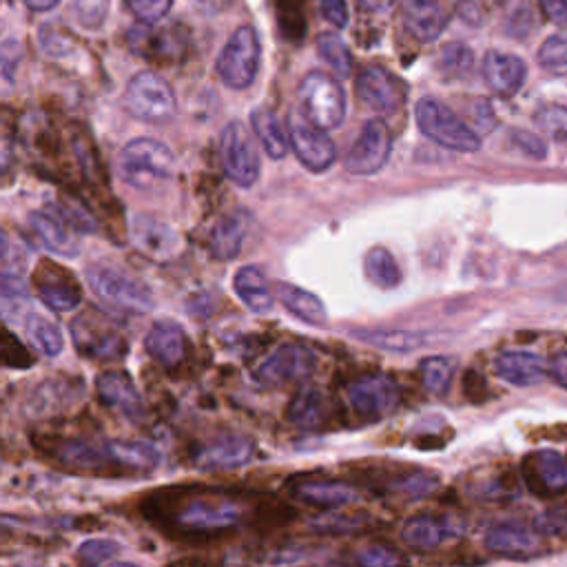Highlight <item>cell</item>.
<instances>
[{"label": "cell", "instance_id": "6da1fadb", "mask_svg": "<svg viewBox=\"0 0 567 567\" xmlns=\"http://www.w3.org/2000/svg\"><path fill=\"white\" fill-rule=\"evenodd\" d=\"M140 514L182 543H208L239 529L288 525L297 509L272 494L224 485H164L142 496Z\"/></svg>", "mask_w": 567, "mask_h": 567}, {"label": "cell", "instance_id": "7a4b0ae2", "mask_svg": "<svg viewBox=\"0 0 567 567\" xmlns=\"http://www.w3.org/2000/svg\"><path fill=\"white\" fill-rule=\"evenodd\" d=\"M38 447L66 472L100 478L151 474L159 465V450L148 441L122 439H51Z\"/></svg>", "mask_w": 567, "mask_h": 567}, {"label": "cell", "instance_id": "3957f363", "mask_svg": "<svg viewBox=\"0 0 567 567\" xmlns=\"http://www.w3.org/2000/svg\"><path fill=\"white\" fill-rule=\"evenodd\" d=\"M89 288L95 292L97 299H102L106 306L124 312H148L155 306L153 290L140 281L128 270L109 264V261H91L84 268Z\"/></svg>", "mask_w": 567, "mask_h": 567}, {"label": "cell", "instance_id": "277c9868", "mask_svg": "<svg viewBox=\"0 0 567 567\" xmlns=\"http://www.w3.org/2000/svg\"><path fill=\"white\" fill-rule=\"evenodd\" d=\"M71 341L89 361L117 363L128 354V341L104 312L91 308L82 310L71 321Z\"/></svg>", "mask_w": 567, "mask_h": 567}, {"label": "cell", "instance_id": "5b68a950", "mask_svg": "<svg viewBox=\"0 0 567 567\" xmlns=\"http://www.w3.org/2000/svg\"><path fill=\"white\" fill-rule=\"evenodd\" d=\"M171 148L153 137H135L120 153L122 177L135 188H153L173 175Z\"/></svg>", "mask_w": 567, "mask_h": 567}, {"label": "cell", "instance_id": "8992f818", "mask_svg": "<svg viewBox=\"0 0 567 567\" xmlns=\"http://www.w3.org/2000/svg\"><path fill=\"white\" fill-rule=\"evenodd\" d=\"M122 104L128 115L151 124L168 122L177 111V100L171 84L155 71L135 73L124 89Z\"/></svg>", "mask_w": 567, "mask_h": 567}, {"label": "cell", "instance_id": "52a82bcc", "mask_svg": "<svg viewBox=\"0 0 567 567\" xmlns=\"http://www.w3.org/2000/svg\"><path fill=\"white\" fill-rule=\"evenodd\" d=\"M414 117L423 135L450 151L474 153L481 148V137L447 104L434 97L419 100Z\"/></svg>", "mask_w": 567, "mask_h": 567}, {"label": "cell", "instance_id": "ba28073f", "mask_svg": "<svg viewBox=\"0 0 567 567\" xmlns=\"http://www.w3.org/2000/svg\"><path fill=\"white\" fill-rule=\"evenodd\" d=\"M301 113L319 128H337L346 117V93L326 71H310L299 84Z\"/></svg>", "mask_w": 567, "mask_h": 567}, {"label": "cell", "instance_id": "9c48e42d", "mask_svg": "<svg viewBox=\"0 0 567 567\" xmlns=\"http://www.w3.org/2000/svg\"><path fill=\"white\" fill-rule=\"evenodd\" d=\"M317 370V354L303 343H279L255 368L252 381L261 388L301 383Z\"/></svg>", "mask_w": 567, "mask_h": 567}, {"label": "cell", "instance_id": "30bf717a", "mask_svg": "<svg viewBox=\"0 0 567 567\" xmlns=\"http://www.w3.org/2000/svg\"><path fill=\"white\" fill-rule=\"evenodd\" d=\"M346 399L357 419L365 423H377L399 408L401 388L390 374L370 372L348 383Z\"/></svg>", "mask_w": 567, "mask_h": 567}, {"label": "cell", "instance_id": "8fae6325", "mask_svg": "<svg viewBox=\"0 0 567 567\" xmlns=\"http://www.w3.org/2000/svg\"><path fill=\"white\" fill-rule=\"evenodd\" d=\"M261 60L259 35L252 27H239L217 55V75L230 89H246L252 84Z\"/></svg>", "mask_w": 567, "mask_h": 567}, {"label": "cell", "instance_id": "7c38bea8", "mask_svg": "<svg viewBox=\"0 0 567 567\" xmlns=\"http://www.w3.org/2000/svg\"><path fill=\"white\" fill-rule=\"evenodd\" d=\"M219 155L224 173L233 184L250 188L259 179L261 164L255 146V133H250L244 122L233 120L230 124H226L221 133Z\"/></svg>", "mask_w": 567, "mask_h": 567}, {"label": "cell", "instance_id": "4fadbf2b", "mask_svg": "<svg viewBox=\"0 0 567 567\" xmlns=\"http://www.w3.org/2000/svg\"><path fill=\"white\" fill-rule=\"evenodd\" d=\"M288 494L310 507H321V509H339L348 507L361 501V492L357 485L339 478H330L319 472H308V474H295L286 483Z\"/></svg>", "mask_w": 567, "mask_h": 567}, {"label": "cell", "instance_id": "5bb4252c", "mask_svg": "<svg viewBox=\"0 0 567 567\" xmlns=\"http://www.w3.org/2000/svg\"><path fill=\"white\" fill-rule=\"evenodd\" d=\"M84 396V383L80 377H47L42 379L22 403L29 419H49L71 410Z\"/></svg>", "mask_w": 567, "mask_h": 567}, {"label": "cell", "instance_id": "9a60e30c", "mask_svg": "<svg viewBox=\"0 0 567 567\" xmlns=\"http://www.w3.org/2000/svg\"><path fill=\"white\" fill-rule=\"evenodd\" d=\"M95 394L106 410H111L120 419H126L128 423H142L148 416L142 392L137 390L131 374L124 370L100 372L95 377Z\"/></svg>", "mask_w": 567, "mask_h": 567}, {"label": "cell", "instance_id": "2e32d148", "mask_svg": "<svg viewBox=\"0 0 567 567\" xmlns=\"http://www.w3.org/2000/svg\"><path fill=\"white\" fill-rule=\"evenodd\" d=\"M359 478L379 496H399V498H425L439 489V474L412 467V470H399V472H385V470H361Z\"/></svg>", "mask_w": 567, "mask_h": 567}, {"label": "cell", "instance_id": "e0dca14e", "mask_svg": "<svg viewBox=\"0 0 567 567\" xmlns=\"http://www.w3.org/2000/svg\"><path fill=\"white\" fill-rule=\"evenodd\" d=\"M392 151L390 128L381 117L368 120L346 153L343 166L352 175H372L385 166Z\"/></svg>", "mask_w": 567, "mask_h": 567}, {"label": "cell", "instance_id": "ac0fdd59", "mask_svg": "<svg viewBox=\"0 0 567 567\" xmlns=\"http://www.w3.org/2000/svg\"><path fill=\"white\" fill-rule=\"evenodd\" d=\"M38 299L55 312H71L82 303V286L64 266L42 259L31 277Z\"/></svg>", "mask_w": 567, "mask_h": 567}, {"label": "cell", "instance_id": "d6986e66", "mask_svg": "<svg viewBox=\"0 0 567 567\" xmlns=\"http://www.w3.org/2000/svg\"><path fill=\"white\" fill-rule=\"evenodd\" d=\"M288 133L290 144L297 159L312 173H321L332 166L337 151L332 140L326 135L323 128L315 126L303 113L292 111L288 115Z\"/></svg>", "mask_w": 567, "mask_h": 567}, {"label": "cell", "instance_id": "ffe728a7", "mask_svg": "<svg viewBox=\"0 0 567 567\" xmlns=\"http://www.w3.org/2000/svg\"><path fill=\"white\" fill-rule=\"evenodd\" d=\"M190 456L193 463L202 470H237L255 461L257 445L244 434L224 432L206 443L195 445Z\"/></svg>", "mask_w": 567, "mask_h": 567}, {"label": "cell", "instance_id": "44dd1931", "mask_svg": "<svg viewBox=\"0 0 567 567\" xmlns=\"http://www.w3.org/2000/svg\"><path fill=\"white\" fill-rule=\"evenodd\" d=\"M357 97L374 113H394L408 97V84L383 66H365L357 75Z\"/></svg>", "mask_w": 567, "mask_h": 567}, {"label": "cell", "instance_id": "7402d4cb", "mask_svg": "<svg viewBox=\"0 0 567 567\" xmlns=\"http://www.w3.org/2000/svg\"><path fill=\"white\" fill-rule=\"evenodd\" d=\"M485 547L503 558L529 560L543 554V534L523 523H496L483 536Z\"/></svg>", "mask_w": 567, "mask_h": 567}, {"label": "cell", "instance_id": "603a6c76", "mask_svg": "<svg viewBox=\"0 0 567 567\" xmlns=\"http://www.w3.org/2000/svg\"><path fill=\"white\" fill-rule=\"evenodd\" d=\"M29 228L33 230L38 241L53 255L75 257L80 252L78 228L58 208L29 213Z\"/></svg>", "mask_w": 567, "mask_h": 567}, {"label": "cell", "instance_id": "cb8c5ba5", "mask_svg": "<svg viewBox=\"0 0 567 567\" xmlns=\"http://www.w3.org/2000/svg\"><path fill=\"white\" fill-rule=\"evenodd\" d=\"M144 348L148 357L162 368L177 370L190 352V341L179 323L171 319H159L148 328L144 337Z\"/></svg>", "mask_w": 567, "mask_h": 567}, {"label": "cell", "instance_id": "d4e9b609", "mask_svg": "<svg viewBox=\"0 0 567 567\" xmlns=\"http://www.w3.org/2000/svg\"><path fill=\"white\" fill-rule=\"evenodd\" d=\"M494 374L516 388H532L549 377V361L529 350H503L494 357Z\"/></svg>", "mask_w": 567, "mask_h": 567}, {"label": "cell", "instance_id": "484cf974", "mask_svg": "<svg viewBox=\"0 0 567 567\" xmlns=\"http://www.w3.org/2000/svg\"><path fill=\"white\" fill-rule=\"evenodd\" d=\"M458 525L447 516L414 514L401 527V540L414 551H432L445 540L458 536Z\"/></svg>", "mask_w": 567, "mask_h": 567}, {"label": "cell", "instance_id": "4316f807", "mask_svg": "<svg viewBox=\"0 0 567 567\" xmlns=\"http://www.w3.org/2000/svg\"><path fill=\"white\" fill-rule=\"evenodd\" d=\"M131 239L140 252H144L148 259H155V261L171 259L179 248L177 233L168 224H164L151 215L133 217Z\"/></svg>", "mask_w": 567, "mask_h": 567}, {"label": "cell", "instance_id": "83f0119b", "mask_svg": "<svg viewBox=\"0 0 567 567\" xmlns=\"http://www.w3.org/2000/svg\"><path fill=\"white\" fill-rule=\"evenodd\" d=\"M284 416L290 425L303 432L321 430L330 419V403L326 394L312 385H303L288 401Z\"/></svg>", "mask_w": 567, "mask_h": 567}, {"label": "cell", "instance_id": "f1b7e54d", "mask_svg": "<svg viewBox=\"0 0 567 567\" xmlns=\"http://www.w3.org/2000/svg\"><path fill=\"white\" fill-rule=\"evenodd\" d=\"M483 78L494 93L514 95L527 78V66L514 53L487 51L483 58Z\"/></svg>", "mask_w": 567, "mask_h": 567}, {"label": "cell", "instance_id": "f546056e", "mask_svg": "<svg viewBox=\"0 0 567 567\" xmlns=\"http://www.w3.org/2000/svg\"><path fill=\"white\" fill-rule=\"evenodd\" d=\"M248 226H250V215L246 210H233L219 217L210 228V237H208L210 255L219 261L235 259L241 252L244 239L248 235Z\"/></svg>", "mask_w": 567, "mask_h": 567}, {"label": "cell", "instance_id": "4dcf8cb0", "mask_svg": "<svg viewBox=\"0 0 567 567\" xmlns=\"http://www.w3.org/2000/svg\"><path fill=\"white\" fill-rule=\"evenodd\" d=\"M401 13L419 42H434L447 22L445 9L436 0H401Z\"/></svg>", "mask_w": 567, "mask_h": 567}, {"label": "cell", "instance_id": "1f68e13d", "mask_svg": "<svg viewBox=\"0 0 567 567\" xmlns=\"http://www.w3.org/2000/svg\"><path fill=\"white\" fill-rule=\"evenodd\" d=\"M233 288L239 301L257 315H266L275 306V290L259 266H241L233 277Z\"/></svg>", "mask_w": 567, "mask_h": 567}, {"label": "cell", "instance_id": "d6a6232c", "mask_svg": "<svg viewBox=\"0 0 567 567\" xmlns=\"http://www.w3.org/2000/svg\"><path fill=\"white\" fill-rule=\"evenodd\" d=\"M527 483L543 485L545 492H558L567 487V461L556 450H538L525 461Z\"/></svg>", "mask_w": 567, "mask_h": 567}, {"label": "cell", "instance_id": "836d02e7", "mask_svg": "<svg viewBox=\"0 0 567 567\" xmlns=\"http://www.w3.org/2000/svg\"><path fill=\"white\" fill-rule=\"evenodd\" d=\"M275 295L292 317H297L310 326H323L328 321V310L315 292H310L301 286L288 284V281H279L275 286Z\"/></svg>", "mask_w": 567, "mask_h": 567}, {"label": "cell", "instance_id": "e575fe53", "mask_svg": "<svg viewBox=\"0 0 567 567\" xmlns=\"http://www.w3.org/2000/svg\"><path fill=\"white\" fill-rule=\"evenodd\" d=\"M352 337L365 346L394 352V354L414 352L427 341L423 332L405 330V328H357L352 330Z\"/></svg>", "mask_w": 567, "mask_h": 567}, {"label": "cell", "instance_id": "d590c367", "mask_svg": "<svg viewBox=\"0 0 567 567\" xmlns=\"http://www.w3.org/2000/svg\"><path fill=\"white\" fill-rule=\"evenodd\" d=\"M250 126L257 142L264 146L266 155L272 159H284L290 151V133H286L284 122L270 109H255L250 113Z\"/></svg>", "mask_w": 567, "mask_h": 567}, {"label": "cell", "instance_id": "8d00e7d4", "mask_svg": "<svg viewBox=\"0 0 567 567\" xmlns=\"http://www.w3.org/2000/svg\"><path fill=\"white\" fill-rule=\"evenodd\" d=\"M22 328H24L27 343L38 354H42L47 359H53V357H58L64 350V334H62L60 326L55 321H51L49 317L31 312L24 319Z\"/></svg>", "mask_w": 567, "mask_h": 567}, {"label": "cell", "instance_id": "74e56055", "mask_svg": "<svg viewBox=\"0 0 567 567\" xmlns=\"http://www.w3.org/2000/svg\"><path fill=\"white\" fill-rule=\"evenodd\" d=\"M372 518L365 512H354V509H326L317 518L310 520V529L317 534L326 536H348V534H361L370 529Z\"/></svg>", "mask_w": 567, "mask_h": 567}, {"label": "cell", "instance_id": "f35d334b", "mask_svg": "<svg viewBox=\"0 0 567 567\" xmlns=\"http://www.w3.org/2000/svg\"><path fill=\"white\" fill-rule=\"evenodd\" d=\"M363 275L368 277V281L381 290H392L401 284L403 275H401V266L396 264L394 255L383 248V246H374L365 252L363 257Z\"/></svg>", "mask_w": 567, "mask_h": 567}, {"label": "cell", "instance_id": "ab89813d", "mask_svg": "<svg viewBox=\"0 0 567 567\" xmlns=\"http://www.w3.org/2000/svg\"><path fill=\"white\" fill-rule=\"evenodd\" d=\"M454 370H456V363H454L452 357H445V354L425 357L419 363L421 385L432 396H445L450 392V385H452V379H454Z\"/></svg>", "mask_w": 567, "mask_h": 567}, {"label": "cell", "instance_id": "60d3db41", "mask_svg": "<svg viewBox=\"0 0 567 567\" xmlns=\"http://www.w3.org/2000/svg\"><path fill=\"white\" fill-rule=\"evenodd\" d=\"M317 51L330 71L339 78H348L352 71V55L346 42L337 33H321L317 40Z\"/></svg>", "mask_w": 567, "mask_h": 567}, {"label": "cell", "instance_id": "b9f144b4", "mask_svg": "<svg viewBox=\"0 0 567 567\" xmlns=\"http://www.w3.org/2000/svg\"><path fill=\"white\" fill-rule=\"evenodd\" d=\"M122 551L111 538H86L75 549V567H106Z\"/></svg>", "mask_w": 567, "mask_h": 567}, {"label": "cell", "instance_id": "7bdbcfd3", "mask_svg": "<svg viewBox=\"0 0 567 567\" xmlns=\"http://www.w3.org/2000/svg\"><path fill=\"white\" fill-rule=\"evenodd\" d=\"M357 567H408V560L392 545L370 540L354 551Z\"/></svg>", "mask_w": 567, "mask_h": 567}, {"label": "cell", "instance_id": "ee69618b", "mask_svg": "<svg viewBox=\"0 0 567 567\" xmlns=\"http://www.w3.org/2000/svg\"><path fill=\"white\" fill-rule=\"evenodd\" d=\"M472 49L461 42H450L439 53V71L445 78H465L472 69Z\"/></svg>", "mask_w": 567, "mask_h": 567}, {"label": "cell", "instance_id": "f6af8a7d", "mask_svg": "<svg viewBox=\"0 0 567 567\" xmlns=\"http://www.w3.org/2000/svg\"><path fill=\"white\" fill-rule=\"evenodd\" d=\"M0 359L7 368H13V370H27V368L33 365L31 350L9 328H2Z\"/></svg>", "mask_w": 567, "mask_h": 567}, {"label": "cell", "instance_id": "bcb514c9", "mask_svg": "<svg viewBox=\"0 0 567 567\" xmlns=\"http://www.w3.org/2000/svg\"><path fill=\"white\" fill-rule=\"evenodd\" d=\"M534 120L554 142L567 144V106L547 104L534 115Z\"/></svg>", "mask_w": 567, "mask_h": 567}, {"label": "cell", "instance_id": "7dc6e473", "mask_svg": "<svg viewBox=\"0 0 567 567\" xmlns=\"http://www.w3.org/2000/svg\"><path fill=\"white\" fill-rule=\"evenodd\" d=\"M109 0H73V13L84 29H100L106 20Z\"/></svg>", "mask_w": 567, "mask_h": 567}, {"label": "cell", "instance_id": "c3c4849f", "mask_svg": "<svg viewBox=\"0 0 567 567\" xmlns=\"http://www.w3.org/2000/svg\"><path fill=\"white\" fill-rule=\"evenodd\" d=\"M538 62L545 69H563L567 66V38L549 35L538 49Z\"/></svg>", "mask_w": 567, "mask_h": 567}, {"label": "cell", "instance_id": "681fc988", "mask_svg": "<svg viewBox=\"0 0 567 567\" xmlns=\"http://www.w3.org/2000/svg\"><path fill=\"white\" fill-rule=\"evenodd\" d=\"M536 529L543 536L567 538V507H549L536 516Z\"/></svg>", "mask_w": 567, "mask_h": 567}, {"label": "cell", "instance_id": "f907efd6", "mask_svg": "<svg viewBox=\"0 0 567 567\" xmlns=\"http://www.w3.org/2000/svg\"><path fill=\"white\" fill-rule=\"evenodd\" d=\"M128 11L142 20V22H159L168 11H171V4L173 0H124Z\"/></svg>", "mask_w": 567, "mask_h": 567}, {"label": "cell", "instance_id": "816d5d0a", "mask_svg": "<svg viewBox=\"0 0 567 567\" xmlns=\"http://www.w3.org/2000/svg\"><path fill=\"white\" fill-rule=\"evenodd\" d=\"M27 266V250L2 235V272L0 275H22Z\"/></svg>", "mask_w": 567, "mask_h": 567}, {"label": "cell", "instance_id": "f5cc1de1", "mask_svg": "<svg viewBox=\"0 0 567 567\" xmlns=\"http://www.w3.org/2000/svg\"><path fill=\"white\" fill-rule=\"evenodd\" d=\"M319 11L326 18V22H330L337 29H343L348 24L350 11L346 0H319Z\"/></svg>", "mask_w": 567, "mask_h": 567}, {"label": "cell", "instance_id": "db71d44e", "mask_svg": "<svg viewBox=\"0 0 567 567\" xmlns=\"http://www.w3.org/2000/svg\"><path fill=\"white\" fill-rule=\"evenodd\" d=\"M512 142H514L525 155H532V157H538V159H543L545 153H547L545 142H543L538 135L529 133V131H512Z\"/></svg>", "mask_w": 567, "mask_h": 567}, {"label": "cell", "instance_id": "11a10c76", "mask_svg": "<svg viewBox=\"0 0 567 567\" xmlns=\"http://www.w3.org/2000/svg\"><path fill=\"white\" fill-rule=\"evenodd\" d=\"M538 2L549 22L558 27H567V0H538Z\"/></svg>", "mask_w": 567, "mask_h": 567}, {"label": "cell", "instance_id": "9f6ffc18", "mask_svg": "<svg viewBox=\"0 0 567 567\" xmlns=\"http://www.w3.org/2000/svg\"><path fill=\"white\" fill-rule=\"evenodd\" d=\"M549 377H551L560 388L567 390V350H563V352H558V354H554V357L549 359Z\"/></svg>", "mask_w": 567, "mask_h": 567}, {"label": "cell", "instance_id": "6f0895ef", "mask_svg": "<svg viewBox=\"0 0 567 567\" xmlns=\"http://www.w3.org/2000/svg\"><path fill=\"white\" fill-rule=\"evenodd\" d=\"M456 11L463 18V22H467L472 27L481 24V9H478V4L474 0H458L456 2Z\"/></svg>", "mask_w": 567, "mask_h": 567}, {"label": "cell", "instance_id": "680465c9", "mask_svg": "<svg viewBox=\"0 0 567 567\" xmlns=\"http://www.w3.org/2000/svg\"><path fill=\"white\" fill-rule=\"evenodd\" d=\"M483 390H485L483 377H478L476 372H467L465 379H463V392H465L472 401H478V399L483 396Z\"/></svg>", "mask_w": 567, "mask_h": 567}, {"label": "cell", "instance_id": "91938a15", "mask_svg": "<svg viewBox=\"0 0 567 567\" xmlns=\"http://www.w3.org/2000/svg\"><path fill=\"white\" fill-rule=\"evenodd\" d=\"M31 11H51L60 0H22Z\"/></svg>", "mask_w": 567, "mask_h": 567}, {"label": "cell", "instance_id": "94428289", "mask_svg": "<svg viewBox=\"0 0 567 567\" xmlns=\"http://www.w3.org/2000/svg\"><path fill=\"white\" fill-rule=\"evenodd\" d=\"M197 2H202L206 9H210V11H217V9H221V7H226L228 4V0H197Z\"/></svg>", "mask_w": 567, "mask_h": 567}, {"label": "cell", "instance_id": "6125c7cd", "mask_svg": "<svg viewBox=\"0 0 567 567\" xmlns=\"http://www.w3.org/2000/svg\"><path fill=\"white\" fill-rule=\"evenodd\" d=\"M359 4L368 11H372V9H381L385 4V0H359Z\"/></svg>", "mask_w": 567, "mask_h": 567}, {"label": "cell", "instance_id": "be15d7a7", "mask_svg": "<svg viewBox=\"0 0 567 567\" xmlns=\"http://www.w3.org/2000/svg\"><path fill=\"white\" fill-rule=\"evenodd\" d=\"M106 567H137L135 563H126V560H120V563H109Z\"/></svg>", "mask_w": 567, "mask_h": 567}]
</instances>
